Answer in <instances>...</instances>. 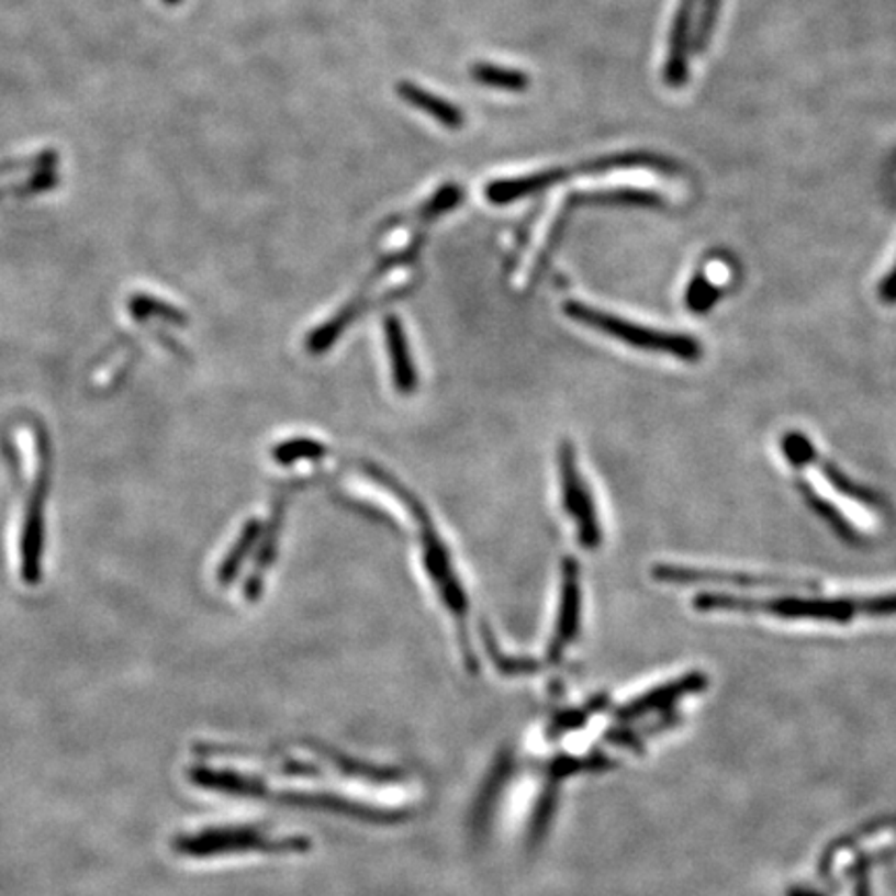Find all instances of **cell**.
Returning a JSON list of instances; mask_svg holds the SVG:
<instances>
[{"mask_svg": "<svg viewBox=\"0 0 896 896\" xmlns=\"http://www.w3.org/2000/svg\"><path fill=\"white\" fill-rule=\"evenodd\" d=\"M564 314L575 320L579 324L594 328L602 335L616 338L629 347H635L639 351H650V354L671 355L676 359L683 361H697L702 359V343L695 340L693 336L676 335V333H667V331H658V328H650V326H641L629 322L625 317L608 314L604 310H597L592 305L579 303V301H569L564 303Z\"/></svg>", "mask_w": 896, "mask_h": 896, "instance_id": "obj_1", "label": "cell"}, {"mask_svg": "<svg viewBox=\"0 0 896 896\" xmlns=\"http://www.w3.org/2000/svg\"><path fill=\"white\" fill-rule=\"evenodd\" d=\"M312 842L303 837L275 839L256 828H219L175 842V849L189 858H212L228 853H305Z\"/></svg>", "mask_w": 896, "mask_h": 896, "instance_id": "obj_2", "label": "cell"}, {"mask_svg": "<svg viewBox=\"0 0 896 896\" xmlns=\"http://www.w3.org/2000/svg\"><path fill=\"white\" fill-rule=\"evenodd\" d=\"M560 488H562V504L569 517L578 525L579 541L587 550H596L602 544V527L597 519L596 504L592 492L585 484L583 475L579 473L575 450L571 443H562L559 448Z\"/></svg>", "mask_w": 896, "mask_h": 896, "instance_id": "obj_3", "label": "cell"}, {"mask_svg": "<svg viewBox=\"0 0 896 896\" xmlns=\"http://www.w3.org/2000/svg\"><path fill=\"white\" fill-rule=\"evenodd\" d=\"M652 578L662 583H679V585L723 583V585H737V587H802V590L816 587L811 581H803V579L735 573V571H720V569H695V567H679V564H656L652 569Z\"/></svg>", "mask_w": 896, "mask_h": 896, "instance_id": "obj_4", "label": "cell"}, {"mask_svg": "<svg viewBox=\"0 0 896 896\" xmlns=\"http://www.w3.org/2000/svg\"><path fill=\"white\" fill-rule=\"evenodd\" d=\"M419 522L424 525L422 541H424V562H426L429 578L434 579V583L438 587V594L445 600V604H447V608H450L452 616L457 618L459 627L463 629L467 620V596L463 594V587H461L457 575L452 573L447 548L443 546V541L438 540L434 527H429L426 517H422Z\"/></svg>", "mask_w": 896, "mask_h": 896, "instance_id": "obj_5", "label": "cell"}, {"mask_svg": "<svg viewBox=\"0 0 896 896\" xmlns=\"http://www.w3.org/2000/svg\"><path fill=\"white\" fill-rule=\"evenodd\" d=\"M753 611H764L781 618L849 623L858 613V604L851 600H824V597H774L755 600Z\"/></svg>", "mask_w": 896, "mask_h": 896, "instance_id": "obj_6", "label": "cell"}, {"mask_svg": "<svg viewBox=\"0 0 896 896\" xmlns=\"http://www.w3.org/2000/svg\"><path fill=\"white\" fill-rule=\"evenodd\" d=\"M581 625V581L578 560L562 562V585H560L559 618L557 631L550 643V658L559 660L567 646L578 637Z\"/></svg>", "mask_w": 896, "mask_h": 896, "instance_id": "obj_7", "label": "cell"}, {"mask_svg": "<svg viewBox=\"0 0 896 896\" xmlns=\"http://www.w3.org/2000/svg\"><path fill=\"white\" fill-rule=\"evenodd\" d=\"M695 0H681L676 19L672 23L671 53L667 60V81L671 86H683L687 77V53H690V25Z\"/></svg>", "mask_w": 896, "mask_h": 896, "instance_id": "obj_8", "label": "cell"}, {"mask_svg": "<svg viewBox=\"0 0 896 896\" xmlns=\"http://www.w3.org/2000/svg\"><path fill=\"white\" fill-rule=\"evenodd\" d=\"M387 331V347L391 357L392 378L396 391L411 392L417 387V373L411 363L410 345L403 333V326L396 317H387L384 322Z\"/></svg>", "mask_w": 896, "mask_h": 896, "instance_id": "obj_9", "label": "cell"}, {"mask_svg": "<svg viewBox=\"0 0 896 896\" xmlns=\"http://www.w3.org/2000/svg\"><path fill=\"white\" fill-rule=\"evenodd\" d=\"M706 683H708V681H706L704 674L691 672V674L683 676V679H676L674 683L660 685V687H656V690L650 691V693L641 695L637 702L629 704L627 708L623 709V716H641V714H648L650 709L669 706L674 699H679V697H683V695H687V693L704 690Z\"/></svg>", "mask_w": 896, "mask_h": 896, "instance_id": "obj_10", "label": "cell"}, {"mask_svg": "<svg viewBox=\"0 0 896 896\" xmlns=\"http://www.w3.org/2000/svg\"><path fill=\"white\" fill-rule=\"evenodd\" d=\"M799 492L803 494V499H805V503L809 504V508H814L816 511V515L821 517L824 522L828 523L837 534H839L842 540L847 541H858L859 534L858 529H855V525L849 522L842 513H840L839 508L835 506V504L830 503V501H826L824 496H820L811 485L807 484V482H799Z\"/></svg>", "mask_w": 896, "mask_h": 896, "instance_id": "obj_11", "label": "cell"}, {"mask_svg": "<svg viewBox=\"0 0 896 896\" xmlns=\"http://www.w3.org/2000/svg\"><path fill=\"white\" fill-rule=\"evenodd\" d=\"M560 177H564L562 170H552V172H540V175L523 177V179L506 181V183H496L488 189V195L492 202H511L527 193H536L544 187L552 186L555 181H559Z\"/></svg>", "mask_w": 896, "mask_h": 896, "instance_id": "obj_12", "label": "cell"}, {"mask_svg": "<svg viewBox=\"0 0 896 896\" xmlns=\"http://www.w3.org/2000/svg\"><path fill=\"white\" fill-rule=\"evenodd\" d=\"M814 463H818V469H820L821 475L826 478V482L832 485L837 492H840L842 496H847V499H851V501H855V503L865 504V506H880V504H882V501L877 499V494H874V492L867 490V488H863V485H859L858 482H853V480H851L844 471H840L839 467L835 466V463L824 461L820 457H816Z\"/></svg>", "mask_w": 896, "mask_h": 896, "instance_id": "obj_13", "label": "cell"}, {"mask_svg": "<svg viewBox=\"0 0 896 896\" xmlns=\"http://www.w3.org/2000/svg\"><path fill=\"white\" fill-rule=\"evenodd\" d=\"M401 92H403V96H405L410 102L417 104V107L424 109V111L432 112V114H434L438 121H443L445 125H450V127L461 125V114H459V111H457L455 107L447 104V102H443L440 98L429 96V93L422 92V90H417V88H411V86H403Z\"/></svg>", "mask_w": 896, "mask_h": 896, "instance_id": "obj_14", "label": "cell"}, {"mask_svg": "<svg viewBox=\"0 0 896 896\" xmlns=\"http://www.w3.org/2000/svg\"><path fill=\"white\" fill-rule=\"evenodd\" d=\"M783 452L786 461L793 467H803L814 463V459L818 457L816 447L811 445V440L802 434V432H788L784 434Z\"/></svg>", "mask_w": 896, "mask_h": 896, "instance_id": "obj_15", "label": "cell"}, {"mask_svg": "<svg viewBox=\"0 0 896 896\" xmlns=\"http://www.w3.org/2000/svg\"><path fill=\"white\" fill-rule=\"evenodd\" d=\"M718 295L720 291L714 287V282L706 279L704 275H699L691 280L690 289H687V307L695 314H704L718 301Z\"/></svg>", "mask_w": 896, "mask_h": 896, "instance_id": "obj_16", "label": "cell"}, {"mask_svg": "<svg viewBox=\"0 0 896 896\" xmlns=\"http://www.w3.org/2000/svg\"><path fill=\"white\" fill-rule=\"evenodd\" d=\"M258 531H260V527H258V523L256 522L249 523V525L243 529L239 544L233 548V552L228 555V559L224 560L223 571H221V579H223L224 583H226V579L233 578V575L239 571L245 555L251 550L254 541L258 538Z\"/></svg>", "mask_w": 896, "mask_h": 896, "instance_id": "obj_17", "label": "cell"}, {"mask_svg": "<svg viewBox=\"0 0 896 896\" xmlns=\"http://www.w3.org/2000/svg\"><path fill=\"white\" fill-rule=\"evenodd\" d=\"M475 77L480 81H484L485 86H494V88H504V90H522L527 83L525 75L519 71H508V69H499V67H478Z\"/></svg>", "mask_w": 896, "mask_h": 896, "instance_id": "obj_18", "label": "cell"}, {"mask_svg": "<svg viewBox=\"0 0 896 896\" xmlns=\"http://www.w3.org/2000/svg\"><path fill=\"white\" fill-rule=\"evenodd\" d=\"M324 455V447L317 445L314 440H293L287 445H280L275 450V457L279 459L280 463H293L298 459H312V457H320Z\"/></svg>", "mask_w": 896, "mask_h": 896, "instance_id": "obj_19", "label": "cell"}, {"mask_svg": "<svg viewBox=\"0 0 896 896\" xmlns=\"http://www.w3.org/2000/svg\"><path fill=\"white\" fill-rule=\"evenodd\" d=\"M485 643H488V653L492 656V660L496 662V667L506 674H522V672L538 671V664L531 660H517V658H506L504 653L496 650L494 641L490 634H485Z\"/></svg>", "mask_w": 896, "mask_h": 896, "instance_id": "obj_20", "label": "cell"}, {"mask_svg": "<svg viewBox=\"0 0 896 896\" xmlns=\"http://www.w3.org/2000/svg\"><path fill=\"white\" fill-rule=\"evenodd\" d=\"M858 608L867 616H896V594L867 597L859 602Z\"/></svg>", "mask_w": 896, "mask_h": 896, "instance_id": "obj_21", "label": "cell"}, {"mask_svg": "<svg viewBox=\"0 0 896 896\" xmlns=\"http://www.w3.org/2000/svg\"><path fill=\"white\" fill-rule=\"evenodd\" d=\"M880 295L886 303H896V266L895 270L884 280V284L880 289Z\"/></svg>", "mask_w": 896, "mask_h": 896, "instance_id": "obj_22", "label": "cell"}]
</instances>
